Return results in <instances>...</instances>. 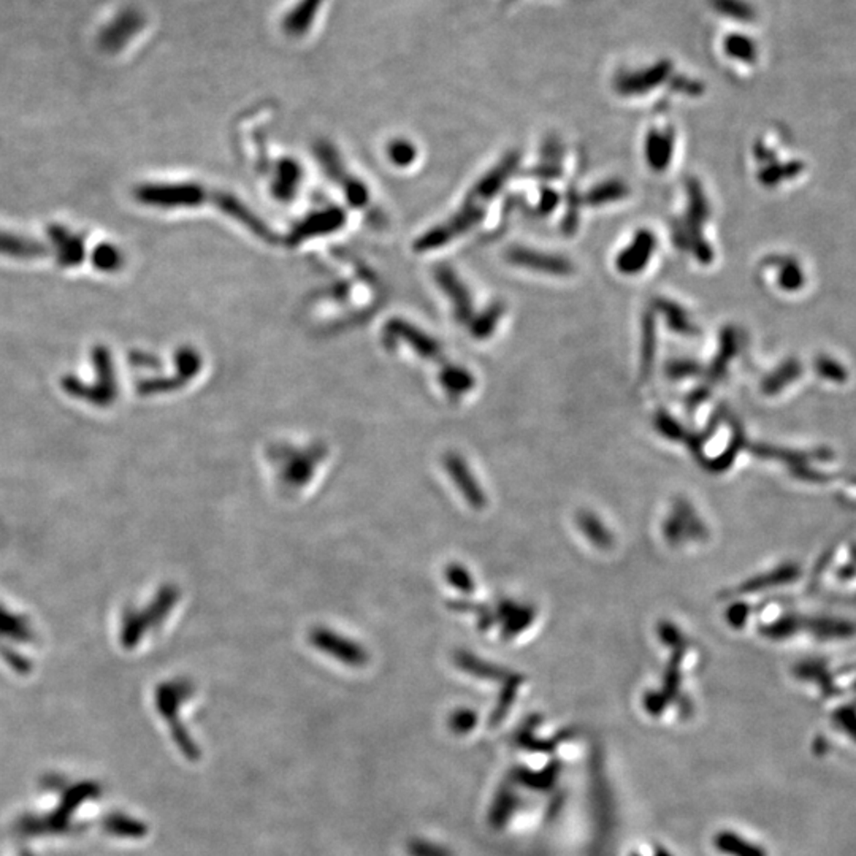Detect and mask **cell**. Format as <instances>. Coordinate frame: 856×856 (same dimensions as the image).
<instances>
[{"label":"cell","mask_w":856,"mask_h":856,"mask_svg":"<svg viewBox=\"0 0 856 856\" xmlns=\"http://www.w3.org/2000/svg\"><path fill=\"white\" fill-rule=\"evenodd\" d=\"M656 311L662 313L663 316L666 317L668 321L669 327L673 328L675 332H679V334H692L693 325L688 321L684 310L677 306V304L669 302V300H656L655 302Z\"/></svg>","instance_id":"obj_24"},{"label":"cell","mask_w":856,"mask_h":856,"mask_svg":"<svg viewBox=\"0 0 856 856\" xmlns=\"http://www.w3.org/2000/svg\"><path fill=\"white\" fill-rule=\"evenodd\" d=\"M387 152H389L390 160L397 167H407V165L413 164L416 156H418L416 146L411 141L403 140V139L392 141Z\"/></svg>","instance_id":"obj_27"},{"label":"cell","mask_w":856,"mask_h":856,"mask_svg":"<svg viewBox=\"0 0 856 856\" xmlns=\"http://www.w3.org/2000/svg\"><path fill=\"white\" fill-rule=\"evenodd\" d=\"M42 250L40 246L29 238L18 237L16 233L10 232H0V254L8 255V257H19V259H29L40 254Z\"/></svg>","instance_id":"obj_21"},{"label":"cell","mask_w":856,"mask_h":856,"mask_svg":"<svg viewBox=\"0 0 856 856\" xmlns=\"http://www.w3.org/2000/svg\"><path fill=\"white\" fill-rule=\"evenodd\" d=\"M92 262L100 272H116L122 267L121 251L116 250L113 244H98L92 255Z\"/></svg>","instance_id":"obj_26"},{"label":"cell","mask_w":856,"mask_h":856,"mask_svg":"<svg viewBox=\"0 0 856 856\" xmlns=\"http://www.w3.org/2000/svg\"><path fill=\"white\" fill-rule=\"evenodd\" d=\"M181 598V590L175 583H165L156 592L150 603L141 609H130L126 613L122 624V644L132 649L141 643V639L158 632L160 626L170 617Z\"/></svg>","instance_id":"obj_3"},{"label":"cell","mask_w":856,"mask_h":856,"mask_svg":"<svg viewBox=\"0 0 856 856\" xmlns=\"http://www.w3.org/2000/svg\"><path fill=\"white\" fill-rule=\"evenodd\" d=\"M519 164H521L519 152L512 151L506 154L500 164L495 165L492 170L487 171L486 175L480 178L473 191L468 195V201H476L480 205L492 201L493 197L503 188L504 182L508 181L511 175L516 171Z\"/></svg>","instance_id":"obj_11"},{"label":"cell","mask_w":856,"mask_h":856,"mask_svg":"<svg viewBox=\"0 0 856 856\" xmlns=\"http://www.w3.org/2000/svg\"><path fill=\"white\" fill-rule=\"evenodd\" d=\"M308 643L324 655L334 658L351 668L365 666L370 655L368 650L356 639L347 638L341 633L334 632L327 626H315L308 633Z\"/></svg>","instance_id":"obj_5"},{"label":"cell","mask_w":856,"mask_h":856,"mask_svg":"<svg viewBox=\"0 0 856 856\" xmlns=\"http://www.w3.org/2000/svg\"><path fill=\"white\" fill-rule=\"evenodd\" d=\"M656 238L647 229L636 232L632 243L620 253L615 265L620 273L638 274L647 267L650 257L655 253Z\"/></svg>","instance_id":"obj_13"},{"label":"cell","mask_w":856,"mask_h":856,"mask_svg":"<svg viewBox=\"0 0 856 856\" xmlns=\"http://www.w3.org/2000/svg\"><path fill=\"white\" fill-rule=\"evenodd\" d=\"M641 371L643 376H649L654 366L656 353V327L654 311H647L643 317V330H641Z\"/></svg>","instance_id":"obj_20"},{"label":"cell","mask_w":856,"mask_h":856,"mask_svg":"<svg viewBox=\"0 0 856 856\" xmlns=\"http://www.w3.org/2000/svg\"><path fill=\"white\" fill-rule=\"evenodd\" d=\"M503 304H493L484 313H480V316L474 317L473 321L469 322V328H471V335L474 338H478V340L489 338L493 334V330L497 328L500 319L503 317Z\"/></svg>","instance_id":"obj_23"},{"label":"cell","mask_w":856,"mask_h":856,"mask_svg":"<svg viewBox=\"0 0 856 856\" xmlns=\"http://www.w3.org/2000/svg\"><path fill=\"white\" fill-rule=\"evenodd\" d=\"M484 216H486L484 207L467 199L462 210L457 211L449 221L433 227L422 237L418 238L416 243H414V250L418 253L439 250L450 242H454L457 237H460L468 231H471L476 225L480 224Z\"/></svg>","instance_id":"obj_4"},{"label":"cell","mask_w":856,"mask_h":856,"mask_svg":"<svg viewBox=\"0 0 856 856\" xmlns=\"http://www.w3.org/2000/svg\"><path fill=\"white\" fill-rule=\"evenodd\" d=\"M675 151V135L671 130L652 129L645 139V159L650 169L663 171L668 169Z\"/></svg>","instance_id":"obj_16"},{"label":"cell","mask_w":856,"mask_h":856,"mask_svg":"<svg viewBox=\"0 0 856 856\" xmlns=\"http://www.w3.org/2000/svg\"><path fill=\"white\" fill-rule=\"evenodd\" d=\"M559 203V192L555 189L544 188L541 191V199L538 207H536V214L546 216V214L552 213Z\"/></svg>","instance_id":"obj_30"},{"label":"cell","mask_w":856,"mask_h":856,"mask_svg":"<svg viewBox=\"0 0 856 856\" xmlns=\"http://www.w3.org/2000/svg\"><path fill=\"white\" fill-rule=\"evenodd\" d=\"M267 456L276 469L280 489L285 493H297L315 480L317 469L328 457V448L321 441L306 446L280 443L270 446Z\"/></svg>","instance_id":"obj_2"},{"label":"cell","mask_w":856,"mask_h":856,"mask_svg":"<svg viewBox=\"0 0 856 856\" xmlns=\"http://www.w3.org/2000/svg\"><path fill=\"white\" fill-rule=\"evenodd\" d=\"M668 62H660L655 67L645 68L641 72L625 73L617 78L615 88L624 96H634L654 89L668 77Z\"/></svg>","instance_id":"obj_14"},{"label":"cell","mask_w":856,"mask_h":856,"mask_svg":"<svg viewBox=\"0 0 856 856\" xmlns=\"http://www.w3.org/2000/svg\"><path fill=\"white\" fill-rule=\"evenodd\" d=\"M145 18L139 10H122L100 29L98 45L107 53H118L128 46V43L140 34Z\"/></svg>","instance_id":"obj_6"},{"label":"cell","mask_w":856,"mask_h":856,"mask_svg":"<svg viewBox=\"0 0 856 856\" xmlns=\"http://www.w3.org/2000/svg\"><path fill=\"white\" fill-rule=\"evenodd\" d=\"M321 4L322 0H300L284 16L283 29L285 34L291 36H304L315 23Z\"/></svg>","instance_id":"obj_18"},{"label":"cell","mask_w":856,"mask_h":856,"mask_svg":"<svg viewBox=\"0 0 856 856\" xmlns=\"http://www.w3.org/2000/svg\"><path fill=\"white\" fill-rule=\"evenodd\" d=\"M441 383L452 394H463L471 389L474 379L465 368H460L456 365H448L441 371Z\"/></svg>","instance_id":"obj_25"},{"label":"cell","mask_w":856,"mask_h":856,"mask_svg":"<svg viewBox=\"0 0 856 856\" xmlns=\"http://www.w3.org/2000/svg\"><path fill=\"white\" fill-rule=\"evenodd\" d=\"M135 199L143 205L158 208L199 207L205 201H213L221 211L237 219L238 222H242L253 233H257L263 225V221L251 213L250 208L244 207L235 195L207 191L194 182L145 184L135 189Z\"/></svg>","instance_id":"obj_1"},{"label":"cell","mask_w":856,"mask_h":856,"mask_svg":"<svg viewBox=\"0 0 856 856\" xmlns=\"http://www.w3.org/2000/svg\"><path fill=\"white\" fill-rule=\"evenodd\" d=\"M201 368V354L192 347H182L177 354V375L169 381L148 379L139 384V392L141 395H158L181 389L189 381H192Z\"/></svg>","instance_id":"obj_8"},{"label":"cell","mask_w":856,"mask_h":856,"mask_svg":"<svg viewBox=\"0 0 856 856\" xmlns=\"http://www.w3.org/2000/svg\"><path fill=\"white\" fill-rule=\"evenodd\" d=\"M628 194H630V189L625 182L613 180V181L600 182L593 186L587 194L583 195V201L590 207H602L613 201H624Z\"/></svg>","instance_id":"obj_19"},{"label":"cell","mask_w":856,"mask_h":856,"mask_svg":"<svg viewBox=\"0 0 856 856\" xmlns=\"http://www.w3.org/2000/svg\"><path fill=\"white\" fill-rule=\"evenodd\" d=\"M435 278L444 294L449 297L450 304L454 306L457 321L462 324H469L473 321V300L456 272L448 265H441L435 270Z\"/></svg>","instance_id":"obj_12"},{"label":"cell","mask_w":856,"mask_h":856,"mask_svg":"<svg viewBox=\"0 0 856 856\" xmlns=\"http://www.w3.org/2000/svg\"><path fill=\"white\" fill-rule=\"evenodd\" d=\"M300 182V167L294 160H283L278 169V178L274 181V195L281 201L292 199L294 191Z\"/></svg>","instance_id":"obj_22"},{"label":"cell","mask_w":856,"mask_h":856,"mask_svg":"<svg viewBox=\"0 0 856 856\" xmlns=\"http://www.w3.org/2000/svg\"><path fill=\"white\" fill-rule=\"evenodd\" d=\"M51 240L55 244L57 261L66 267L78 265L85 255V243L78 235L66 231L64 227H55L51 231Z\"/></svg>","instance_id":"obj_17"},{"label":"cell","mask_w":856,"mask_h":856,"mask_svg":"<svg viewBox=\"0 0 856 856\" xmlns=\"http://www.w3.org/2000/svg\"><path fill=\"white\" fill-rule=\"evenodd\" d=\"M384 340L389 341L390 346L395 343H407V346L413 347L414 353L419 354L420 357L437 360L441 357V346L437 340H433L430 335L424 334L420 328L409 325L407 322L401 319H392L387 322L384 328Z\"/></svg>","instance_id":"obj_9"},{"label":"cell","mask_w":856,"mask_h":856,"mask_svg":"<svg viewBox=\"0 0 856 856\" xmlns=\"http://www.w3.org/2000/svg\"><path fill=\"white\" fill-rule=\"evenodd\" d=\"M581 201L583 197L577 194V191L574 188H571L568 191V199H566V211L565 218H563V232L566 235H572L576 232L577 225H579V205H581Z\"/></svg>","instance_id":"obj_28"},{"label":"cell","mask_w":856,"mask_h":856,"mask_svg":"<svg viewBox=\"0 0 856 856\" xmlns=\"http://www.w3.org/2000/svg\"><path fill=\"white\" fill-rule=\"evenodd\" d=\"M563 158V145L557 137L547 139L542 146V162H551V164H562Z\"/></svg>","instance_id":"obj_31"},{"label":"cell","mask_w":856,"mask_h":856,"mask_svg":"<svg viewBox=\"0 0 856 856\" xmlns=\"http://www.w3.org/2000/svg\"><path fill=\"white\" fill-rule=\"evenodd\" d=\"M345 222V214L338 208H328L317 213H313L297 225V229L291 233V243L297 244L306 238L315 237L317 233H327L336 231Z\"/></svg>","instance_id":"obj_15"},{"label":"cell","mask_w":856,"mask_h":856,"mask_svg":"<svg viewBox=\"0 0 856 856\" xmlns=\"http://www.w3.org/2000/svg\"><path fill=\"white\" fill-rule=\"evenodd\" d=\"M317 158L321 160V164L325 167V170H327L330 178L336 182H340L341 189H343V192L346 195L347 201H349L353 207L366 208L370 205V192H368V189H366L364 182L353 177L351 173H347V171L343 169L340 158H338V154L335 152L332 146L325 145V143L317 146Z\"/></svg>","instance_id":"obj_7"},{"label":"cell","mask_w":856,"mask_h":856,"mask_svg":"<svg viewBox=\"0 0 856 856\" xmlns=\"http://www.w3.org/2000/svg\"><path fill=\"white\" fill-rule=\"evenodd\" d=\"M506 259L517 267L529 268V270L553 274V276H568L574 272L572 263L562 255L547 254V253L522 248V246L511 248L506 253Z\"/></svg>","instance_id":"obj_10"},{"label":"cell","mask_w":856,"mask_h":856,"mask_svg":"<svg viewBox=\"0 0 856 856\" xmlns=\"http://www.w3.org/2000/svg\"><path fill=\"white\" fill-rule=\"evenodd\" d=\"M562 165L560 164H551V162H542V164L538 165L535 169L527 171L525 175L527 177L538 178V180H542V181H553V180H559L562 177Z\"/></svg>","instance_id":"obj_29"}]
</instances>
